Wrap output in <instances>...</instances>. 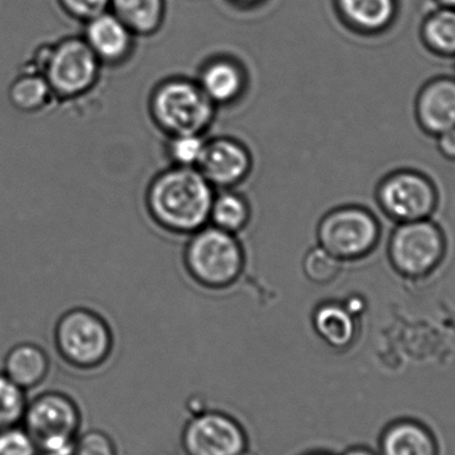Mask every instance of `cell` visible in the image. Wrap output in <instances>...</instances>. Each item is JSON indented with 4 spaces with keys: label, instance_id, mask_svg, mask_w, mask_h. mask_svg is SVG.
Segmentation results:
<instances>
[{
    "label": "cell",
    "instance_id": "1",
    "mask_svg": "<svg viewBox=\"0 0 455 455\" xmlns=\"http://www.w3.org/2000/svg\"><path fill=\"white\" fill-rule=\"evenodd\" d=\"M212 186L197 168L173 167L149 186L147 203L152 218L176 233H195L210 221Z\"/></svg>",
    "mask_w": 455,
    "mask_h": 455
},
{
    "label": "cell",
    "instance_id": "2",
    "mask_svg": "<svg viewBox=\"0 0 455 455\" xmlns=\"http://www.w3.org/2000/svg\"><path fill=\"white\" fill-rule=\"evenodd\" d=\"M395 226L387 241V259L393 269L406 280L430 277L448 253L443 228L432 219Z\"/></svg>",
    "mask_w": 455,
    "mask_h": 455
},
{
    "label": "cell",
    "instance_id": "3",
    "mask_svg": "<svg viewBox=\"0 0 455 455\" xmlns=\"http://www.w3.org/2000/svg\"><path fill=\"white\" fill-rule=\"evenodd\" d=\"M151 112L155 122L171 136L203 133L215 116V104L199 83L175 77L154 91Z\"/></svg>",
    "mask_w": 455,
    "mask_h": 455
},
{
    "label": "cell",
    "instance_id": "4",
    "mask_svg": "<svg viewBox=\"0 0 455 455\" xmlns=\"http://www.w3.org/2000/svg\"><path fill=\"white\" fill-rule=\"evenodd\" d=\"M376 202L395 224L432 219L440 207V191L430 176L413 168H400L377 184Z\"/></svg>",
    "mask_w": 455,
    "mask_h": 455
},
{
    "label": "cell",
    "instance_id": "5",
    "mask_svg": "<svg viewBox=\"0 0 455 455\" xmlns=\"http://www.w3.org/2000/svg\"><path fill=\"white\" fill-rule=\"evenodd\" d=\"M382 237V227L371 210L345 205L323 216L318 226L320 246L341 261H357L371 256Z\"/></svg>",
    "mask_w": 455,
    "mask_h": 455
},
{
    "label": "cell",
    "instance_id": "6",
    "mask_svg": "<svg viewBox=\"0 0 455 455\" xmlns=\"http://www.w3.org/2000/svg\"><path fill=\"white\" fill-rule=\"evenodd\" d=\"M191 275L203 285L224 288L240 277L243 253L235 235L216 227L202 228L194 233L186 251Z\"/></svg>",
    "mask_w": 455,
    "mask_h": 455
},
{
    "label": "cell",
    "instance_id": "7",
    "mask_svg": "<svg viewBox=\"0 0 455 455\" xmlns=\"http://www.w3.org/2000/svg\"><path fill=\"white\" fill-rule=\"evenodd\" d=\"M56 342L64 360L83 371L103 365L112 350L108 325L87 310H75L64 315L58 325Z\"/></svg>",
    "mask_w": 455,
    "mask_h": 455
},
{
    "label": "cell",
    "instance_id": "8",
    "mask_svg": "<svg viewBox=\"0 0 455 455\" xmlns=\"http://www.w3.org/2000/svg\"><path fill=\"white\" fill-rule=\"evenodd\" d=\"M186 455H240L248 451L243 425L220 411L194 413L181 432Z\"/></svg>",
    "mask_w": 455,
    "mask_h": 455
},
{
    "label": "cell",
    "instance_id": "9",
    "mask_svg": "<svg viewBox=\"0 0 455 455\" xmlns=\"http://www.w3.org/2000/svg\"><path fill=\"white\" fill-rule=\"evenodd\" d=\"M82 424L79 408L68 395L45 392L27 403L21 427L37 448L53 440H75Z\"/></svg>",
    "mask_w": 455,
    "mask_h": 455
},
{
    "label": "cell",
    "instance_id": "10",
    "mask_svg": "<svg viewBox=\"0 0 455 455\" xmlns=\"http://www.w3.org/2000/svg\"><path fill=\"white\" fill-rule=\"evenodd\" d=\"M100 60L84 40L63 43L53 53L48 68L51 85L61 95L87 91L99 75Z\"/></svg>",
    "mask_w": 455,
    "mask_h": 455
},
{
    "label": "cell",
    "instance_id": "11",
    "mask_svg": "<svg viewBox=\"0 0 455 455\" xmlns=\"http://www.w3.org/2000/svg\"><path fill=\"white\" fill-rule=\"evenodd\" d=\"M251 168L248 149L230 138H218L207 141L204 154L197 170L211 186L232 188L245 180Z\"/></svg>",
    "mask_w": 455,
    "mask_h": 455
},
{
    "label": "cell",
    "instance_id": "12",
    "mask_svg": "<svg viewBox=\"0 0 455 455\" xmlns=\"http://www.w3.org/2000/svg\"><path fill=\"white\" fill-rule=\"evenodd\" d=\"M417 124L437 138L455 128V77L437 76L425 83L414 106Z\"/></svg>",
    "mask_w": 455,
    "mask_h": 455
},
{
    "label": "cell",
    "instance_id": "13",
    "mask_svg": "<svg viewBox=\"0 0 455 455\" xmlns=\"http://www.w3.org/2000/svg\"><path fill=\"white\" fill-rule=\"evenodd\" d=\"M136 35L111 10L88 20L85 42L99 60L120 64L135 47Z\"/></svg>",
    "mask_w": 455,
    "mask_h": 455
},
{
    "label": "cell",
    "instance_id": "14",
    "mask_svg": "<svg viewBox=\"0 0 455 455\" xmlns=\"http://www.w3.org/2000/svg\"><path fill=\"white\" fill-rule=\"evenodd\" d=\"M342 21L365 35L387 31L397 18V0H334Z\"/></svg>",
    "mask_w": 455,
    "mask_h": 455
},
{
    "label": "cell",
    "instance_id": "15",
    "mask_svg": "<svg viewBox=\"0 0 455 455\" xmlns=\"http://www.w3.org/2000/svg\"><path fill=\"white\" fill-rule=\"evenodd\" d=\"M379 455H440V446L429 427L414 419H400L382 433Z\"/></svg>",
    "mask_w": 455,
    "mask_h": 455
},
{
    "label": "cell",
    "instance_id": "16",
    "mask_svg": "<svg viewBox=\"0 0 455 455\" xmlns=\"http://www.w3.org/2000/svg\"><path fill=\"white\" fill-rule=\"evenodd\" d=\"M200 87L213 104H230L237 100L246 87L245 71L230 58H215L203 67Z\"/></svg>",
    "mask_w": 455,
    "mask_h": 455
},
{
    "label": "cell",
    "instance_id": "17",
    "mask_svg": "<svg viewBox=\"0 0 455 455\" xmlns=\"http://www.w3.org/2000/svg\"><path fill=\"white\" fill-rule=\"evenodd\" d=\"M357 315L345 304L325 302L315 309L313 326L325 344L337 350L352 347L357 336Z\"/></svg>",
    "mask_w": 455,
    "mask_h": 455
},
{
    "label": "cell",
    "instance_id": "18",
    "mask_svg": "<svg viewBox=\"0 0 455 455\" xmlns=\"http://www.w3.org/2000/svg\"><path fill=\"white\" fill-rule=\"evenodd\" d=\"M50 371V361L40 347L21 344L13 347L4 361L3 373L23 390L39 387Z\"/></svg>",
    "mask_w": 455,
    "mask_h": 455
},
{
    "label": "cell",
    "instance_id": "19",
    "mask_svg": "<svg viewBox=\"0 0 455 455\" xmlns=\"http://www.w3.org/2000/svg\"><path fill=\"white\" fill-rule=\"evenodd\" d=\"M109 10L136 35L156 34L164 23L165 0H111Z\"/></svg>",
    "mask_w": 455,
    "mask_h": 455
},
{
    "label": "cell",
    "instance_id": "20",
    "mask_svg": "<svg viewBox=\"0 0 455 455\" xmlns=\"http://www.w3.org/2000/svg\"><path fill=\"white\" fill-rule=\"evenodd\" d=\"M425 45L435 55L455 56V10L441 7L425 19L422 24Z\"/></svg>",
    "mask_w": 455,
    "mask_h": 455
},
{
    "label": "cell",
    "instance_id": "21",
    "mask_svg": "<svg viewBox=\"0 0 455 455\" xmlns=\"http://www.w3.org/2000/svg\"><path fill=\"white\" fill-rule=\"evenodd\" d=\"M249 218L251 211L248 203L241 195L226 191L213 199L210 216V220L215 224L213 227L235 235L246 227Z\"/></svg>",
    "mask_w": 455,
    "mask_h": 455
},
{
    "label": "cell",
    "instance_id": "22",
    "mask_svg": "<svg viewBox=\"0 0 455 455\" xmlns=\"http://www.w3.org/2000/svg\"><path fill=\"white\" fill-rule=\"evenodd\" d=\"M27 403L26 390L0 373V430L21 425Z\"/></svg>",
    "mask_w": 455,
    "mask_h": 455
},
{
    "label": "cell",
    "instance_id": "23",
    "mask_svg": "<svg viewBox=\"0 0 455 455\" xmlns=\"http://www.w3.org/2000/svg\"><path fill=\"white\" fill-rule=\"evenodd\" d=\"M341 259H337L323 246L310 249L304 259V272L312 283L326 285L342 272Z\"/></svg>",
    "mask_w": 455,
    "mask_h": 455
},
{
    "label": "cell",
    "instance_id": "24",
    "mask_svg": "<svg viewBox=\"0 0 455 455\" xmlns=\"http://www.w3.org/2000/svg\"><path fill=\"white\" fill-rule=\"evenodd\" d=\"M207 141L202 133L173 135L168 143V154L176 167L197 168Z\"/></svg>",
    "mask_w": 455,
    "mask_h": 455
},
{
    "label": "cell",
    "instance_id": "25",
    "mask_svg": "<svg viewBox=\"0 0 455 455\" xmlns=\"http://www.w3.org/2000/svg\"><path fill=\"white\" fill-rule=\"evenodd\" d=\"M47 95V83L43 82L39 77H27L20 80L13 85L11 92L13 103L23 109L37 108L44 103Z\"/></svg>",
    "mask_w": 455,
    "mask_h": 455
},
{
    "label": "cell",
    "instance_id": "26",
    "mask_svg": "<svg viewBox=\"0 0 455 455\" xmlns=\"http://www.w3.org/2000/svg\"><path fill=\"white\" fill-rule=\"evenodd\" d=\"M36 443L21 425L0 430V455H37Z\"/></svg>",
    "mask_w": 455,
    "mask_h": 455
},
{
    "label": "cell",
    "instance_id": "27",
    "mask_svg": "<svg viewBox=\"0 0 455 455\" xmlns=\"http://www.w3.org/2000/svg\"><path fill=\"white\" fill-rule=\"evenodd\" d=\"M74 455H117L116 446L107 433L88 430L75 440Z\"/></svg>",
    "mask_w": 455,
    "mask_h": 455
},
{
    "label": "cell",
    "instance_id": "28",
    "mask_svg": "<svg viewBox=\"0 0 455 455\" xmlns=\"http://www.w3.org/2000/svg\"><path fill=\"white\" fill-rule=\"evenodd\" d=\"M64 3L75 15L87 19V20L111 8V0H64Z\"/></svg>",
    "mask_w": 455,
    "mask_h": 455
},
{
    "label": "cell",
    "instance_id": "29",
    "mask_svg": "<svg viewBox=\"0 0 455 455\" xmlns=\"http://www.w3.org/2000/svg\"><path fill=\"white\" fill-rule=\"evenodd\" d=\"M437 147L443 157L455 163V128L437 136Z\"/></svg>",
    "mask_w": 455,
    "mask_h": 455
},
{
    "label": "cell",
    "instance_id": "30",
    "mask_svg": "<svg viewBox=\"0 0 455 455\" xmlns=\"http://www.w3.org/2000/svg\"><path fill=\"white\" fill-rule=\"evenodd\" d=\"M342 455H379L374 453L371 449L363 448V446H355V448L347 449Z\"/></svg>",
    "mask_w": 455,
    "mask_h": 455
},
{
    "label": "cell",
    "instance_id": "31",
    "mask_svg": "<svg viewBox=\"0 0 455 455\" xmlns=\"http://www.w3.org/2000/svg\"><path fill=\"white\" fill-rule=\"evenodd\" d=\"M230 2L235 3V5H240V7H253L262 0H230Z\"/></svg>",
    "mask_w": 455,
    "mask_h": 455
},
{
    "label": "cell",
    "instance_id": "32",
    "mask_svg": "<svg viewBox=\"0 0 455 455\" xmlns=\"http://www.w3.org/2000/svg\"><path fill=\"white\" fill-rule=\"evenodd\" d=\"M441 7L453 8L455 10V0H437Z\"/></svg>",
    "mask_w": 455,
    "mask_h": 455
},
{
    "label": "cell",
    "instance_id": "33",
    "mask_svg": "<svg viewBox=\"0 0 455 455\" xmlns=\"http://www.w3.org/2000/svg\"><path fill=\"white\" fill-rule=\"evenodd\" d=\"M240 455H256V454L251 453V451H243V453H241Z\"/></svg>",
    "mask_w": 455,
    "mask_h": 455
},
{
    "label": "cell",
    "instance_id": "34",
    "mask_svg": "<svg viewBox=\"0 0 455 455\" xmlns=\"http://www.w3.org/2000/svg\"><path fill=\"white\" fill-rule=\"evenodd\" d=\"M309 455H329V454H323V453H315V454H309Z\"/></svg>",
    "mask_w": 455,
    "mask_h": 455
},
{
    "label": "cell",
    "instance_id": "35",
    "mask_svg": "<svg viewBox=\"0 0 455 455\" xmlns=\"http://www.w3.org/2000/svg\"><path fill=\"white\" fill-rule=\"evenodd\" d=\"M37 455H40L39 453H37Z\"/></svg>",
    "mask_w": 455,
    "mask_h": 455
}]
</instances>
